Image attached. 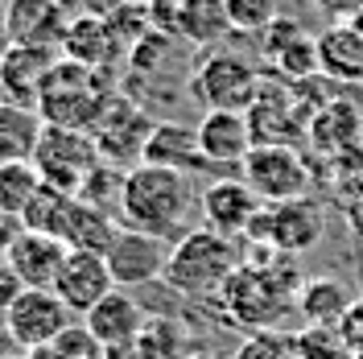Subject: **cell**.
<instances>
[{"mask_svg": "<svg viewBox=\"0 0 363 359\" xmlns=\"http://www.w3.org/2000/svg\"><path fill=\"white\" fill-rule=\"evenodd\" d=\"M194 186L190 174L165 170V165H133L124 174V199H120V223L149 231L161 240H182L194 215Z\"/></svg>", "mask_w": 363, "mask_h": 359, "instance_id": "obj_1", "label": "cell"}, {"mask_svg": "<svg viewBox=\"0 0 363 359\" xmlns=\"http://www.w3.org/2000/svg\"><path fill=\"white\" fill-rule=\"evenodd\" d=\"M297 289L301 277L294 260L281 252L277 265H240L219 289V306L244 331H277L281 318L297 310Z\"/></svg>", "mask_w": 363, "mask_h": 359, "instance_id": "obj_2", "label": "cell"}, {"mask_svg": "<svg viewBox=\"0 0 363 359\" xmlns=\"http://www.w3.org/2000/svg\"><path fill=\"white\" fill-rule=\"evenodd\" d=\"M244 265V248L235 236L211 231V227H190L182 240L169 244L165 260V285L186 297H219L227 277Z\"/></svg>", "mask_w": 363, "mask_h": 359, "instance_id": "obj_3", "label": "cell"}, {"mask_svg": "<svg viewBox=\"0 0 363 359\" xmlns=\"http://www.w3.org/2000/svg\"><path fill=\"white\" fill-rule=\"evenodd\" d=\"M264 87V74L252 67L248 58H240V54H206L203 62L194 67L190 74V95L206 104V112L211 108H227V112H248L252 104H256V95Z\"/></svg>", "mask_w": 363, "mask_h": 359, "instance_id": "obj_4", "label": "cell"}, {"mask_svg": "<svg viewBox=\"0 0 363 359\" xmlns=\"http://www.w3.org/2000/svg\"><path fill=\"white\" fill-rule=\"evenodd\" d=\"M99 161L104 158H99L95 136L83 133V128H62V124H45L38 153H33V165L42 170V182L54 186V190H67V194L83 190V178Z\"/></svg>", "mask_w": 363, "mask_h": 359, "instance_id": "obj_5", "label": "cell"}, {"mask_svg": "<svg viewBox=\"0 0 363 359\" xmlns=\"http://www.w3.org/2000/svg\"><path fill=\"white\" fill-rule=\"evenodd\" d=\"M240 174L260 202L306 199V190H310V165L294 145H252Z\"/></svg>", "mask_w": 363, "mask_h": 359, "instance_id": "obj_6", "label": "cell"}, {"mask_svg": "<svg viewBox=\"0 0 363 359\" xmlns=\"http://www.w3.org/2000/svg\"><path fill=\"white\" fill-rule=\"evenodd\" d=\"M244 240L269 244L277 252H285V256H301V252H310L322 240V211L310 199L264 202Z\"/></svg>", "mask_w": 363, "mask_h": 359, "instance_id": "obj_7", "label": "cell"}, {"mask_svg": "<svg viewBox=\"0 0 363 359\" xmlns=\"http://www.w3.org/2000/svg\"><path fill=\"white\" fill-rule=\"evenodd\" d=\"M74 314L54 289H21V297L4 310V331L17 347H45L67 331Z\"/></svg>", "mask_w": 363, "mask_h": 359, "instance_id": "obj_8", "label": "cell"}, {"mask_svg": "<svg viewBox=\"0 0 363 359\" xmlns=\"http://www.w3.org/2000/svg\"><path fill=\"white\" fill-rule=\"evenodd\" d=\"M104 260H108V269H112L120 289H136V285H149V281H161V277H165L169 240L120 223L116 240L108 244V252H104Z\"/></svg>", "mask_w": 363, "mask_h": 359, "instance_id": "obj_9", "label": "cell"}, {"mask_svg": "<svg viewBox=\"0 0 363 359\" xmlns=\"http://www.w3.org/2000/svg\"><path fill=\"white\" fill-rule=\"evenodd\" d=\"M58 58H62V50H54V45H9L0 58V99L38 108L45 79L54 74Z\"/></svg>", "mask_w": 363, "mask_h": 359, "instance_id": "obj_10", "label": "cell"}, {"mask_svg": "<svg viewBox=\"0 0 363 359\" xmlns=\"http://www.w3.org/2000/svg\"><path fill=\"white\" fill-rule=\"evenodd\" d=\"M260 206H264V202L256 199V190H252L244 178H219L199 194L203 227L223 231V236H235V240L248 236V227H252V219L260 215Z\"/></svg>", "mask_w": 363, "mask_h": 359, "instance_id": "obj_11", "label": "cell"}, {"mask_svg": "<svg viewBox=\"0 0 363 359\" xmlns=\"http://www.w3.org/2000/svg\"><path fill=\"white\" fill-rule=\"evenodd\" d=\"M199 133V149L206 158V170H240L244 158L252 153V124L248 112H227V108H211V112L194 124Z\"/></svg>", "mask_w": 363, "mask_h": 359, "instance_id": "obj_12", "label": "cell"}, {"mask_svg": "<svg viewBox=\"0 0 363 359\" xmlns=\"http://www.w3.org/2000/svg\"><path fill=\"white\" fill-rule=\"evenodd\" d=\"M112 289H116V277L108 269V260H104V252H79V248H70L62 269H58V281H54V293L70 306V314L83 318L99 297H108Z\"/></svg>", "mask_w": 363, "mask_h": 359, "instance_id": "obj_13", "label": "cell"}, {"mask_svg": "<svg viewBox=\"0 0 363 359\" xmlns=\"http://www.w3.org/2000/svg\"><path fill=\"white\" fill-rule=\"evenodd\" d=\"M83 322H87L91 335L104 343V351H108V347H133L136 338L145 335L149 314H145V306L136 302L133 293L116 285L108 297H99L87 314H83Z\"/></svg>", "mask_w": 363, "mask_h": 359, "instance_id": "obj_14", "label": "cell"}, {"mask_svg": "<svg viewBox=\"0 0 363 359\" xmlns=\"http://www.w3.org/2000/svg\"><path fill=\"white\" fill-rule=\"evenodd\" d=\"M67 252H70L67 240L21 227L4 260H9V265H13V272L25 281V289H54V281H58V269H62Z\"/></svg>", "mask_w": 363, "mask_h": 359, "instance_id": "obj_15", "label": "cell"}, {"mask_svg": "<svg viewBox=\"0 0 363 359\" xmlns=\"http://www.w3.org/2000/svg\"><path fill=\"white\" fill-rule=\"evenodd\" d=\"M0 13H4V29H9L13 45H54V50H62L70 17L54 0H9Z\"/></svg>", "mask_w": 363, "mask_h": 359, "instance_id": "obj_16", "label": "cell"}, {"mask_svg": "<svg viewBox=\"0 0 363 359\" xmlns=\"http://www.w3.org/2000/svg\"><path fill=\"white\" fill-rule=\"evenodd\" d=\"M116 50L124 54V45L116 42V33L108 29L104 17H91V13L70 17L67 38H62V58L79 62V67H91V70H108Z\"/></svg>", "mask_w": 363, "mask_h": 359, "instance_id": "obj_17", "label": "cell"}, {"mask_svg": "<svg viewBox=\"0 0 363 359\" xmlns=\"http://www.w3.org/2000/svg\"><path fill=\"white\" fill-rule=\"evenodd\" d=\"M140 161H145V165L182 170V174H190V170H206V158H203V149H199V133L186 128V124H174V120L153 124V133H149V140H145Z\"/></svg>", "mask_w": 363, "mask_h": 359, "instance_id": "obj_18", "label": "cell"}, {"mask_svg": "<svg viewBox=\"0 0 363 359\" xmlns=\"http://www.w3.org/2000/svg\"><path fill=\"white\" fill-rule=\"evenodd\" d=\"M318 70L339 83H363V38L351 21H330L318 33Z\"/></svg>", "mask_w": 363, "mask_h": 359, "instance_id": "obj_19", "label": "cell"}, {"mask_svg": "<svg viewBox=\"0 0 363 359\" xmlns=\"http://www.w3.org/2000/svg\"><path fill=\"white\" fill-rule=\"evenodd\" d=\"M42 133L45 120L38 108L0 99V161H33Z\"/></svg>", "mask_w": 363, "mask_h": 359, "instance_id": "obj_20", "label": "cell"}, {"mask_svg": "<svg viewBox=\"0 0 363 359\" xmlns=\"http://www.w3.org/2000/svg\"><path fill=\"white\" fill-rule=\"evenodd\" d=\"M351 302H355V293L339 277H310L297 289V314L306 318V326H339Z\"/></svg>", "mask_w": 363, "mask_h": 359, "instance_id": "obj_21", "label": "cell"}, {"mask_svg": "<svg viewBox=\"0 0 363 359\" xmlns=\"http://www.w3.org/2000/svg\"><path fill=\"white\" fill-rule=\"evenodd\" d=\"M116 231H120L116 215H108V211H99V206L79 199L74 211H70V223L62 231V240H67V248H79V252H108Z\"/></svg>", "mask_w": 363, "mask_h": 359, "instance_id": "obj_22", "label": "cell"}, {"mask_svg": "<svg viewBox=\"0 0 363 359\" xmlns=\"http://www.w3.org/2000/svg\"><path fill=\"white\" fill-rule=\"evenodd\" d=\"M169 29L182 33V38H190V42L206 45V42H215V38H223L231 25H227L223 0H178Z\"/></svg>", "mask_w": 363, "mask_h": 359, "instance_id": "obj_23", "label": "cell"}, {"mask_svg": "<svg viewBox=\"0 0 363 359\" xmlns=\"http://www.w3.org/2000/svg\"><path fill=\"white\" fill-rule=\"evenodd\" d=\"M74 202H79V194L54 190V186H45V182H42V190H38V194H33V202L25 206L21 227H29V231H45V236H58V240H62V231H67V223H70Z\"/></svg>", "mask_w": 363, "mask_h": 359, "instance_id": "obj_24", "label": "cell"}, {"mask_svg": "<svg viewBox=\"0 0 363 359\" xmlns=\"http://www.w3.org/2000/svg\"><path fill=\"white\" fill-rule=\"evenodd\" d=\"M310 136L322 153H342L355 136H359V112L351 104H326L322 112L310 120Z\"/></svg>", "mask_w": 363, "mask_h": 359, "instance_id": "obj_25", "label": "cell"}, {"mask_svg": "<svg viewBox=\"0 0 363 359\" xmlns=\"http://www.w3.org/2000/svg\"><path fill=\"white\" fill-rule=\"evenodd\" d=\"M42 190V170L33 161H0V211L21 219L33 194Z\"/></svg>", "mask_w": 363, "mask_h": 359, "instance_id": "obj_26", "label": "cell"}, {"mask_svg": "<svg viewBox=\"0 0 363 359\" xmlns=\"http://www.w3.org/2000/svg\"><path fill=\"white\" fill-rule=\"evenodd\" d=\"M79 199L120 219V199H124V174H120V165H112V161H99L87 178H83Z\"/></svg>", "mask_w": 363, "mask_h": 359, "instance_id": "obj_27", "label": "cell"}, {"mask_svg": "<svg viewBox=\"0 0 363 359\" xmlns=\"http://www.w3.org/2000/svg\"><path fill=\"white\" fill-rule=\"evenodd\" d=\"M227 9V25L235 33H264L272 21H277V4L272 0H223Z\"/></svg>", "mask_w": 363, "mask_h": 359, "instance_id": "obj_28", "label": "cell"}, {"mask_svg": "<svg viewBox=\"0 0 363 359\" xmlns=\"http://www.w3.org/2000/svg\"><path fill=\"white\" fill-rule=\"evenodd\" d=\"M297 338V355L301 359H351V347L342 343L339 326H306Z\"/></svg>", "mask_w": 363, "mask_h": 359, "instance_id": "obj_29", "label": "cell"}, {"mask_svg": "<svg viewBox=\"0 0 363 359\" xmlns=\"http://www.w3.org/2000/svg\"><path fill=\"white\" fill-rule=\"evenodd\" d=\"M235 359H301L297 355V338L281 331H252L240 347Z\"/></svg>", "mask_w": 363, "mask_h": 359, "instance_id": "obj_30", "label": "cell"}, {"mask_svg": "<svg viewBox=\"0 0 363 359\" xmlns=\"http://www.w3.org/2000/svg\"><path fill=\"white\" fill-rule=\"evenodd\" d=\"M50 347L58 351V359H91V355H104V343H99V338L87 331V322H83V318H79V322H70L67 331L50 343Z\"/></svg>", "mask_w": 363, "mask_h": 359, "instance_id": "obj_31", "label": "cell"}, {"mask_svg": "<svg viewBox=\"0 0 363 359\" xmlns=\"http://www.w3.org/2000/svg\"><path fill=\"white\" fill-rule=\"evenodd\" d=\"M339 335H342V343L351 347V355H363V297H355V302H351V310L342 314Z\"/></svg>", "mask_w": 363, "mask_h": 359, "instance_id": "obj_32", "label": "cell"}, {"mask_svg": "<svg viewBox=\"0 0 363 359\" xmlns=\"http://www.w3.org/2000/svg\"><path fill=\"white\" fill-rule=\"evenodd\" d=\"M21 289H25V281L13 272V265H9V260H0V318H4V310L21 297Z\"/></svg>", "mask_w": 363, "mask_h": 359, "instance_id": "obj_33", "label": "cell"}, {"mask_svg": "<svg viewBox=\"0 0 363 359\" xmlns=\"http://www.w3.org/2000/svg\"><path fill=\"white\" fill-rule=\"evenodd\" d=\"M314 9H322L330 21H351L355 13H363V0H314Z\"/></svg>", "mask_w": 363, "mask_h": 359, "instance_id": "obj_34", "label": "cell"}, {"mask_svg": "<svg viewBox=\"0 0 363 359\" xmlns=\"http://www.w3.org/2000/svg\"><path fill=\"white\" fill-rule=\"evenodd\" d=\"M128 4H140V0H83V13H91V17H112V13L128 9Z\"/></svg>", "mask_w": 363, "mask_h": 359, "instance_id": "obj_35", "label": "cell"}, {"mask_svg": "<svg viewBox=\"0 0 363 359\" xmlns=\"http://www.w3.org/2000/svg\"><path fill=\"white\" fill-rule=\"evenodd\" d=\"M17 231H21V219H13V215L0 211V260L9 256V248H13V240H17Z\"/></svg>", "mask_w": 363, "mask_h": 359, "instance_id": "obj_36", "label": "cell"}, {"mask_svg": "<svg viewBox=\"0 0 363 359\" xmlns=\"http://www.w3.org/2000/svg\"><path fill=\"white\" fill-rule=\"evenodd\" d=\"M54 4H58L67 17H79V13H83V0H54Z\"/></svg>", "mask_w": 363, "mask_h": 359, "instance_id": "obj_37", "label": "cell"}, {"mask_svg": "<svg viewBox=\"0 0 363 359\" xmlns=\"http://www.w3.org/2000/svg\"><path fill=\"white\" fill-rule=\"evenodd\" d=\"M25 359H58V351L45 343V347H29V355H25Z\"/></svg>", "mask_w": 363, "mask_h": 359, "instance_id": "obj_38", "label": "cell"}, {"mask_svg": "<svg viewBox=\"0 0 363 359\" xmlns=\"http://www.w3.org/2000/svg\"><path fill=\"white\" fill-rule=\"evenodd\" d=\"M9 45H13V42H9V29H4V13H0V58H4V50H9Z\"/></svg>", "mask_w": 363, "mask_h": 359, "instance_id": "obj_39", "label": "cell"}, {"mask_svg": "<svg viewBox=\"0 0 363 359\" xmlns=\"http://www.w3.org/2000/svg\"><path fill=\"white\" fill-rule=\"evenodd\" d=\"M351 25H355V33L363 38V13H355V17H351Z\"/></svg>", "mask_w": 363, "mask_h": 359, "instance_id": "obj_40", "label": "cell"}, {"mask_svg": "<svg viewBox=\"0 0 363 359\" xmlns=\"http://www.w3.org/2000/svg\"><path fill=\"white\" fill-rule=\"evenodd\" d=\"M91 359H108V355H91Z\"/></svg>", "mask_w": 363, "mask_h": 359, "instance_id": "obj_41", "label": "cell"}, {"mask_svg": "<svg viewBox=\"0 0 363 359\" xmlns=\"http://www.w3.org/2000/svg\"><path fill=\"white\" fill-rule=\"evenodd\" d=\"M0 359H17V355H0Z\"/></svg>", "mask_w": 363, "mask_h": 359, "instance_id": "obj_42", "label": "cell"}]
</instances>
